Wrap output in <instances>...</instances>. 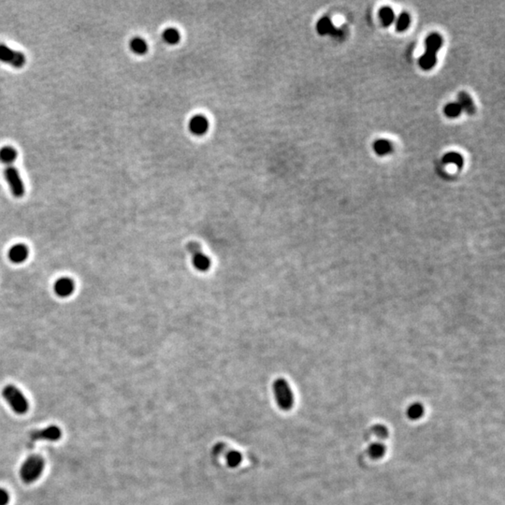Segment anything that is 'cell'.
Returning a JSON list of instances; mask_svg holds the SVG:
<instances>
[{
  "mask_svg": "<svg viewBox=\"0 0 505 505\" xmlns=\"http://www.w3.org/2000/svg\"><path fill=\"white\" fill-rule=\"evenodd\" d=\"M373 433L381 439H386L388 437V430L384 425H375L372 427Z\"/></svg>",
  "mask_w": 505,
  "mask_h": 505,
  "instance_id": "cb8c5ba5",
  "label": "cell"
},
{
  "mask_svg": "<svg viewBox=\"0 0 505 505\" xmlns=\"http://www.w3.org/2000/svg\"><path fill=\"white\" fill-rule=\"evenodd\" d=\"M410 23H411V18H410L409 14L402 13V14H399V18L397 20L396 29L399 32H403V31H405L409 27Z\"/></svg>",
  "mask_w": 505,
  "mask_h": 505,
  "instance_id": "603a6c76",
  "label": "cell"
},
{
  "mask_svg": "<svg viewBox=\"0 0 505 505\" xmlns=\"http://www.w3.org/2000/svg\"><path fill=\"white\" fill-rule=\"evenodd\" d=\"M0 62L6 63L15 68H21L26 65L27 58L22 52L11 49L6 44L0 43Z\"/></svg>",
  "mask_w": 505,
  "mask_h": 505,
  "instance_id": "5b68a950",
  "label": "cell"
},
{
  "mask_svg": "<svg viewBox=\"0 0 505 505\" xmlns=\"http://www.w3.org/2000/svg\"><path fill=\"white\" fill-rule=\"evenodd\" d=\"M442 161H443V163H446V164H449V163L455 164L458 169H461L463 166L462 156L458 153H455V152H450V153H447L446 155H444Z\"/></svg>",
  "mask_w": 505,
  "mask_h": 505,
  "instance_id": "7402d4cb",
  "label": "cell"
},
{
  "mask_svg": "<svg viewBox=\"0 0 505 505\" xmlns=\"http://www.w3.org/2000/svg\"><path fill=\"white\" fill-rule=\"evenodd\" d=\"M188 126L192 133L198 135V136H201V135L207 133V131L209 130L210 124H209L207 117H205L203 115H195L189 121Z\"/></svg>",
  "mask_w": 505,
  "mask_h": 505,
  "instance_id": "8fae6325",
  "label": "cell"
},
{
  "mask_svg": "<svg viewBox=\"0 0 505 505\" xmlns=\"http://www.w3.org/2000/svg\"><path fill=\"white\" fill-rule=\"evenodd\" d=\"M10 501V496L8 492L3 489H0V505H7Z\"/></svg>",
  "mask_w": 505,
  "mask_h": 505,
  "instance_id": "484cf974",
  "label": "cell"
},
{
  "mask_svg": "<svg viewBox=\"0 0 505 505\" xmlns=\"http://www.w3.org/2000/svg\"><path fill=\"white\" fill-rule=\"evenodd\" d=\"M424 412H425L424 406L419 402H415V403H412V405H410L407 408L406 414H407L408 418L411 420H418L419 418H421L424 415Z\"/></svg>",
  "mask_w": 505,
  "mask_h": 505,
  "instance_id": "2e32d148",
  "label": "cell"
},
{
  "mask_svg": "<svg viewBox=\"0 0 505 505\" xmlns=\"http://www.w3.org/2000/svg\"><path fill=\"white\" fill-rule=\"evenodd\" d=\"M373 149L377 155L386 156L392 152V144L390 143L389 141L378 140L374 142Z\"/></svg>",
  "mask_w": 505,
  "mask_h": 505,
  "instance_id": "e0dca14e",
  "label": "cell"
},
{
  "mask_svg": "<svg viewBox=\"0 0 505 505\" xmlns=\"http://www.w3.org/2000/svg\"><path fill=\"white\" fill-rule=\"evenodd\" d=\"M316 30L320 35H331L334 37H342V31L333 26L332 22L328 17H323L317 22Z\"/></svg>",
  "mask_w": 505,
  "mask_h": 505,
  "instance_id": "7c38bea8",
  "label": "cell"
},
{
  "mask_svg": "<svg viewBox=\"0 0 505 505\" xmlns=\"http://www.w3.org/2000/svg\"><path fill=\"white\" fill-rule=\"evenodd\" d=\"M273 391L278 406L284 411H288L294 404V396L289 384L284 379H277L273 384Z\"/></svg>",
  "mask_w": 505,
  "mask_h": 505,
  "instance_id": "277c9868",
  "label": "cell"
},
{
  "mask_svg": "<svg viewBox=\"0 0 505 505\" xmlns=\"http://www.w3.org/2000/svg\"><path fill=\"white\" fill-rule=\"evenodd\" d=\"M379 16L384 27H389L395 21V13L390 7H384L380 10Z\"/></svg>",
  "mask_w": 505,
  "mask_h": 505,
  "instance_id": "ac0fdd59",
  "label": "cell"
},
{
  "mask_svg": "<svg viewBox=\"0 0 505 505\" xmlns=\"http://www.w3.org/2000/svg\"><path fill=\"white\" fill-rule=\"evenodd\" d=\"M163 39L167 43L174 45V44H177L181 40V34L176 28L170 27L164 31Z\"/></svg>",
  "mask_w": 505,
  "mask_h": 505,
  "instance_id": "d6986e66",
  "label": "cell"
},
{
  "mask_svg": "<svg viewBox=\"0 0 505 505\" xmlns=\"http://www.w3.org/2000/svg\"><path fill=\"white\" fill-rule=\"evenodd\" d=\"M2 396L16 413L24 414L27 412L29 404L27 398L16 386L13 385L5 386L2 390Z\"/></svg>",
  "mask_w": 505,
  "mask_h": 505,
  "instance_id": "3957f363",
  "label": "cell"
},
{
  "mask_svg": "<svg viewBox=\"0 0 505 505\" xmlns=\"http://www.w3.org/2000/svg\"><path fill=\"white\" fill-rule=\"evenodd\" d=\"M17 151L14 147L10 145L2 147L0 149V162L7 166H11L17 158Z\"/></svg>",
  "mask_w": 505,
  "mask_h": 505,
  "instance_id": "5bb4252c",
  "label": "cell"
},
{
  "mask_svg": "<svg viewBox=\"0 0 505 505\" xmlns=\"http://www.w3.org/2000/svg\"><path fill=\"white\" fill-rule=\"evenodd\" d=\"M29 254V250L27 245L23 243H17L11 247L8 252L9 259L14 264H20L26 261Z\"/></svg>",
  "mask_w": 505,
  "mask_h": 505,
  "instance_id": "30bf717a",
  "label": "cell"
},
{
  "mask_svg": "<svg viewBox=\"0 0 505 505\" xmlns=\"http://www.w3.org/2000/svg\"><path fill=\"white\" fill-rule=\"evenodd\" d=\"M61 429L56 426H50L46 428L35 430L31 433L30 437L32 441L46 440V441H57L61 438Z\"/></svg>",
  "mask_w": 505,
  "mask_h": 505,
  "instance_id": "ba28073f",
  "label": "cell"
},
{
  "mask_svg": "<svg viewBox=\"0 0 505 505\" xmlns=\"http://www.w3.org/2000/svg\"><path fill=\"white\" fill-rule=\"evenodd\" d=\"M241 461V456L238 452H231L227 456V463L231 467L239 465Z\"/></svg>",
  "mask_w": 505,
  "mask_h": 505,
  "instance_id": "d4e9b609",
  "label": "cell"
},
{
  "mask_svg": "<svg viewBox=\"0 0 505 505\" xmlns=\"http://www.w3.org/2000/svg\"><path fill=\"white\" fill-rule=\"evenodd\" d=\"M458 100L459 106L461 107V109L464 110L469 115H473L475 113L476 108L474 106V103L469 94L460 92L458 95Z\"/></svg>",
  "mask_w": 505,
  "mask_h": 505,
  "instance_id": "4fadbf2b",
  "label": "cell"
},
{
  "mask_svg": "<svg viewBox=\"0 0 505 505\" xmlns=\"http://www.w3.org/2000/svg\"><path fill=\"white\" fill-rule=\"evenodd\" d=\"M44 470V459L39 455H32L27 458L20 469V476L22 480L31 484L40 478Z\"/></svg>",
  "mask_w": 505,
  "mask_h": 505,
  "instance_id": "7a4b0ae2",
  "label": "cell"
},
{
  "mask_svg": "<svg viewBox=\"0 0 505 505\" xmlns=\"http://www.w3.org/2000/svg\"><path fill=\"white\" fill-rule=\"evenodd\" d=\"M186 247L192 255L195 268L200 271H207L211 267V259L203 252L200 243L197 241H190Z\"/></svg>",
  "mask_w": 505,
  "mask_h": 505,
  "instance_id": "52a82bcc",
  "label": "cell"
},
{
  "mask_svg": "<svg viewBox=\"0 0 505 505\" xmlns=\"http://www.w3.org/2000/svg\"><path fill=\"white\" fill-rule=\"evenodd\" d=\"M386 446L380 442L372 443L368 449V453H369L370 457L373 459H378V458H383L384 455L386 454Z\"/></svg>",
  "mask_w": 505,
  "mask_h": 505,
  "instance_id": "ffe728a7",
  "label": "cell"
},
{
  "mask_svg": "<svg viewBox=\"0 0 505 505\" xmlns=\"http://www.w3.org/2000/svg\"><path fill=\"white\" fill-rule=\"evenodd\" d=\"M442 44V39L437 33H432L426 39L425 53L419 58V65L424 70H429L435 66Z\"/></svg>",
  "mask_w": 505,
  "mask_h": 505,
  "instance_id": "6da1fadb",
  "label": "cell"
},
{
  "mask_svg": "<svg viewBox=\"0 0 505 505\" xmlns=\"http://www.w3.org/2000/svg\"><path fill=\"white\" fill-rule=\"evenodd\" d=\"M5 179L10 186V189L15 198H22L25 195V185L17 169L13 166H8L4 172Z\"/></svg>",
  "mask_w": 505,
  "mask_h": 505,
  "instance_id": "8992f818",
  "label": "cell"
},
{
  "mask_svg": "<svg viewBox=\"0 0 505 505\" xmlns=\"http://www.w3.org/2000/svg\"><path fill=\"white\" fill-rule=\"evenodd\" d=\"M129 47L134 53L139 55H142L148 51V44L146 41L139 37H136L130 40Z\"/></svg>",
  "mask_w": 505,
  "mask_h": 505,
  "instance_id": "9a60e30c",
  "label": "cell"
},
{
  "mask_svg": "<svg viewBox=\"0 0 505 505\" xmlns=\"http://www.w3.org/2000/svg\"><path fill=\"white\" fill-rule=\"evenodd\" d=\"M74 289H75L74 281L70 278H67V277H63V278L57 280L53 285L54 293L60 298L69 297L70 295H72Z\"/></svg>",
  "mask_w": 505,
  "mask_h": 505,
  "instance_id": "9c48e42d",
  "label": "cell"
},
{
  "mask_svg": "<svg viewBox=\"0 0 505 505\" xmlns=\"http://www.w3.org/2000/svg\"><path fill=\"white\" fill-rule=\"evenodd\" d=\"M443 112L449 118H456L461 114L462 109L458 102H451L445 105L443 109Z\"/></svg>",
  "mask_w": 505,
  "mask_h": 505,
  "instance_id": "44dd1931",
  "label": "cell"
}]
</instances>
